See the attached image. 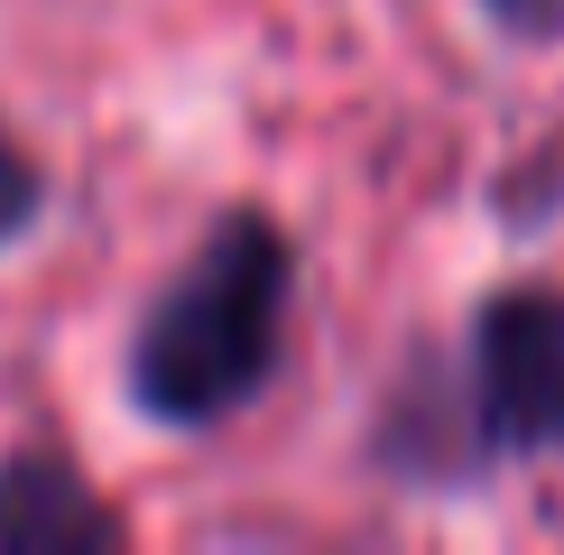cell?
<instances>
[{"label":"cell","mask_w":564,"mask_h":555,"mask_svg":"<svg viewBox=\"0 0 564 555\" xmlns=\"http://www.w3.org/2000/svg\"><path fill=\"white\" fill-rule=\"evenodd\" d=\"M473 416L500 454H564V296L509 287L473 324Z\"/></svg>","instance_id":"obj_2"},{"label":"cell","mask_w":564,"mask_h":555,"mask_svg":"<svg viewBox=\"0 0 564 555\" xmlns=\"http://www.w3.org/2000/svg\"><path fill=\"white\" fill-rule=\"evenodd\" d=\"M37 195H46V185H37V167H29V149L0 130V241H19V231L37 222Z\"/></svg>","instance_id":"obj_4"},{"label":"cell","mask_w":564,"mask_h":555,"mask_svg":"<svg viewBox=\"0 0 564 555\" xmlns=\"http://www.w3.org/2000/svg\"><path fill=\"white\" fill-rule=\"evenodd\" d=\"M288 287L296 250L269 214H223L195 241V260L167 278L130 342V407L158 426H223L269 389L278 352H288Z\"/></svg>","instance_id":"obj_1"},{"label":"cell","mask_w":564,"mask_h":555,"mask_svg":"<svg viewBox=\"0 0 564 555\" xmlns=\"http://www.w3.org/2000/svg\"><path fill=\"white\" fill-rule=\"evenodd\" d=\"M481 10L519 37H564V0H481Z\"/></svg>","instance_id":"obj_5"},{"label":"cell","mask_w":564,"mask_h":555,"mask_svg":"<svg viewBox=\"0 0 564 555\" xmlns=\"http://www.w3.org/2000/svg\"><path fill=\"white\" fill-rule=\"evenodd\" d=\"M0 546L19 555H65V546H121V519L93 500V481L56 454H10L0 463Z\"/></svg>","instance_id":"obj_3"}]
</instances>
